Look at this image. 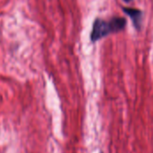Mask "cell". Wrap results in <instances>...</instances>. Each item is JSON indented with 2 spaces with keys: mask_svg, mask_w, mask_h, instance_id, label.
<instances>
[{
  "mask_svg": "<svg viewBox=\"0 0 153 153\" xmlns=\"http://www.w3.org/2000/svg\"><path fill=\"white\" fill-rule=\"evenodd\" d=\"M127 24L126 19L125 17L114 16L109 20H103L100 18H96L91 33V40L96 42L109 34L117 33L123 31Z\"/></svg>",
  "mask_w": 153,
  "mask_h": 153,
  "instance_id": "1",
  "label": "cell"
},
{
  "mask_svg": "<svg viewBox=\"0 0 153 153\" xmlns=\"http://www.w3.org/2000/svg\"><path fill=\"white\" fill-rule=\"evenodd\" d=\"M123 11L132 19L134 28L137 30H141L143 26V13L140 9L133 7H123Z\"/></svg>",
  "mask_w": 153,
  "mask_h": 153,
  "instance_id": "2",
  "label": "cell"
},
{
  "mask_svg": "<svg viewBox=\"0 0 153 153\" xmlns=\"http://www.w3.org/2000/svg\"><path fill=\"white\" fill-rule=\"evenodd\" d=\"M125 2H126V3H129V2H131V1H133V0H124Z\"/></svg>",
  "mask_w": 153,
  "mask_h": 153,
  "instance_id": "3",
  "label": "cell"
}]
</instances>
